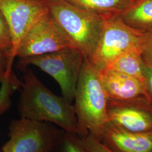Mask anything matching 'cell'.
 Wrapping results in <instances>:
<instances>
[{"label":"cell","instance_id":"cell-5","mask_svg":"<svg viewBox=\"0 0 152 152\" xmlns=\"http://www.w3.org/2000/svg\"><path fill=\"white\" fill-rule=\"evenodd\" d=\"M103 27L97 47L89 59L98 71L106 69L119 56L141 48L143 33L127 26L120 14L102 15Z\"/></svg>","mask_w":152,"mask_h":152},{"label":"cell","instance_id":"cell-4","mask_svg":"<svg viewBox=\"0 0 152 152\" xmlns=\"http://www.w3.org/2000/svg\"><path fill=\"white\" fill-rule=\"evenodd\" d=\"M84 56L77 49L68 48L49 54L20 58L18 66H37L58 82L63 96L71 103L74 100L76 86Z\"/></svg>","mask_w":152,"mask_h":152},{"label":"cell","instance_id":"cell-17","mask_svg":"<svg viewBox=\"0 0 152 152\" xmlns=\"http://www.w3.org/2000/svg\"><path fill=\"white\" fill-rule=\"evenodd\" d=\"M12 47V39L9 28L5 18L0 12V51L9 54L10 58Z\"/></svg>","mask_w":152,"mask_h":152},{"label":"cell","instance_id":"cell-20","mask_svg":"<svg viewBox=\"0 0 152 152\" xmlns=\"http://www.w3.org/2000/svg\"><path fill=\"white\" fill-rule=\"evenodd\" d=\"M143 73L144 85L147 91L148 99L152 104V69L147 66L144 63Z\"/></svg>","mask_w":152,"mask_h":152},{"label":"cell","instance_id":"cell-18","mask_svg":"<svg viewBox=\"0 0 152 152\" xmlns=\"http://www.w3.org/2000/svg\"><path fill=\"white\" fill-rule=\"evenodd\" d=\"M141 52L144 63L152 69V31L143 33Z\"/></svg>","mask_w":152,"mask_h":152},{"label":"cell","instance_id":"cell-7","mask_svg":"<svg viewBox=\"0 0 152 152\" xmlns=\"http://www.w3.org/2000/svg\"><path fill=\"white\" fill-rule=\"evenodd\" d=\"M0 12L7 23L12 47L6 69L9 75L18 48L33 25L49 12L43 0H0Z\"/></svg>","mask_w":152,"mask_h":152},{"label":"cell","instance_id":"cell-1","mask_svg":"<svg viewBox=\"0 0 152 152\" xmlns=\"http://www.w3.org/2000/svg\"><path fill=\"white\" fill-rule=\"evenodd\" d=\"M19 112L20 118L53 124L65 132L78 134L74 106L51 92L29 70L23 75Z\"/></svg>","mask_w":152,"mask_h":152},{"label":"cell","instance_id":"cell-19","mask_svg":"<svg viewBox=\"0 0 152 152\" xmlns=\"http://www.w3.org/2000/svg\"><path fill=\"white\" fill-rule=\"evenodd\" d=\"M80 139L82 144L87 152H114L104 145L102 141L90 134L80 137Z\"/></svg>","mask_w":152,"mask_h":152},{"label":"cell","instance_id":"cell-23","mask_svg":"<svg viewBox=\"0 0 152 152\" xmlns=\"http://www.w3.org/2000/svg\"><path fill=\"white\" fill-rule=\"evenodd\" d=\"M134 1H135V0H134Z\"/></svg>","mask_w":152,"mask_h":152},{"label":"cell","instance_id":"cell-9","mask_svg":"<svg viewBox=\"0 0 152 152\" xmlns=\"http://www.w3.org/2000/svg\"><path fill=\"white\" fill-rule=\"evenodd\" d=\"M107 115L108 122L126 130L152 131V104L148 98L126 100L108 98Z\"/></svg>","mask_w":152,"mask_h":152},{"label":"cell","instance_id":"cell-15","mask_svg":"<svg viewBox=\"0 0 152 152\" xmlns=\"http://www.w3.org/2000/svg\"><path fill=\"white\" fill-rule=\"evenodd\" d=\"M0 90V115L5 113L11 106L10 96L14 91L21 88L22 82H20L12 72L10 76L6 75L1 82Z\"/></svg>","mask_w":152,"mask_h":152},{"label":"cell","instance_id":"cell-21","mask_svg":"<svg viewBox=\"0 0 152 152\" xmlns=\"http://www.w3.org/2000/svg\"><path fill=\"white\" fill-rule=\"evenodd\" d=\"M9 60V54L0 51V69H6Z\"/></svg>","mask_w":152,"mask_h":152},{"label":"cell","instance_id":"cell-8","mask_svg":"<svg viewBox=\"0 0 152 152\" xmlns=\"http://www.w3.org/2000/svg\"><path fill=\"white\" fill-rule=\"evenodd\" d=\"M73 48L53 17L48 12L30 28L20 44L16 56L23 58Z\"/></svg>","mask_w":152,"mask_h":152},{"label":"cell","instance_id":"cell-24","mask_svg":"<svg viewBox=\"0 0 152 152\" xmlns=\"http://www.w3.org/2000/svg\"></svg>","mask_w":152,"mask_h":152},{"label":"cell","instance_id":"cell-16","mask_svg":"<svg viewBox=\"0 0 152 152\" xmlns=\"http://www.w3.org/2000/svg\"><path fill=\"white\" fill-rule=\"evenodd\" d=\"M61 152H87L77 134L65 132L62 140Z\"/></svg>","mask_w":152,"mask_h":152},{"label":"cell","instance_id":"cell-10","mask_svg":"<svg viewBox=\"0 0 152 152\" xmlns=\"http://www.w3.org/2000/svg\"><path fill=\"white\" fill-rule=\"evenodd\" d=\"M100 141L114 152H152V131H130L108 122Z\"/></svg>","mask_w":152,"mask_h":152},{"label":"cell","instance_id":"cell-3","mask_svg":"<svg viewBox=\"0 0 152 152\" xmlns=\"http://www.w3.org/2000/svg\"><path fill=\"white\" fill-rule=\"evenodd\" d=\"M74 48L89 60L97 47L103 27L102 15L67 0H43Z\"/></svg>","mask_w":152,"mask_h":152},{"label":"cell","instance_id":"cell-2","mask_svg":"<svg viewBox=\"0 0 152 152\" xmlns=\"http://www.w3.org/2000/svg\"><path fill=\"white\" fill-rule=\"evenodd\" d=\"M74 100L78 128L77 135L82 137L90 134L100 141L104 128L108 122V98L99 71L87 59L82 66Z\"/></svg>","mask_w":152,"mask_h":152},{"label":"cell","instance_id":"cell-13","mask_svg":"<svg viewBox=\"0 0 152 152\" xmlns=\"http://www.w3.org/2000/svg\"><path fill=\"white\" fill-rule=\"evenodd\" d=\"M143 66L141 48H136L121 55L106 69L115 71L144 82Z\"/></svg>","mask_w":152,"mask_h":152},{"label":"cell","instance_id":"cell-6","mask_svg":"<svg viewBox=\"0 0 152 152\" xmlns=\"http://www.w3.org/2000/svg\"><path fill=\"white\" fill-rule=\"evenodd\" d=\"M65 133L48 122L24 118L12 120L9 126V139L1 152H50Z\"/></svg>","mask_w":152,"mask_h":152},{"label":"cell","instance_id":"cell-22","mask_svg":"<svg viewBox=\"0 0 152 152\" xmlns=\"http://www.w3.org/2000/svg\"><path fill=\"white\" fill-rule=\"evenodd\" d=\"M6 75V69H0V83L5 79Z\"/></svg>","mask_w":152,"mask_h":152},{"label":"cell","instance_id":"cell-12","mask_svg":"<svg viewBox=\"0 0 152 152\" xmlns=\"http://www.w3.org/2000/svg\"><path fill=\"white\" fill-rule=\"evenodd\" d=\"M127 26L141 32L152 31V0H135L120 14Z\"/></svg>","mask_w":152,"mask_h":152},{"label":"cell","instance_id":"cell-14","mask_svg":"<svg viewBox=\"0 0 152 152\" xmlns=\"http://www.w3.org/2000/svg\"><path fill=\"white\" fill-rule=\"evenodd\" d=\"M71 3L100 15L120 14L134 0H67Z\"/></svg>","mask_w":152,"mask_h":152},{"label":"cell","instance_id":"cell-11","mask_svg":"<svg viewBox=\"0 0 152 152\" xmlns=\"http://www.w3.org/2000/svg\"><path fill=\"white\" fill-rule=\"evenodd\" d=\"M99 73L109 99L117 100L148 99L144 83L141 80L110 69L99 71Z\"/></svg>","mask_w":152,"mask_h":152}]
</instances>
